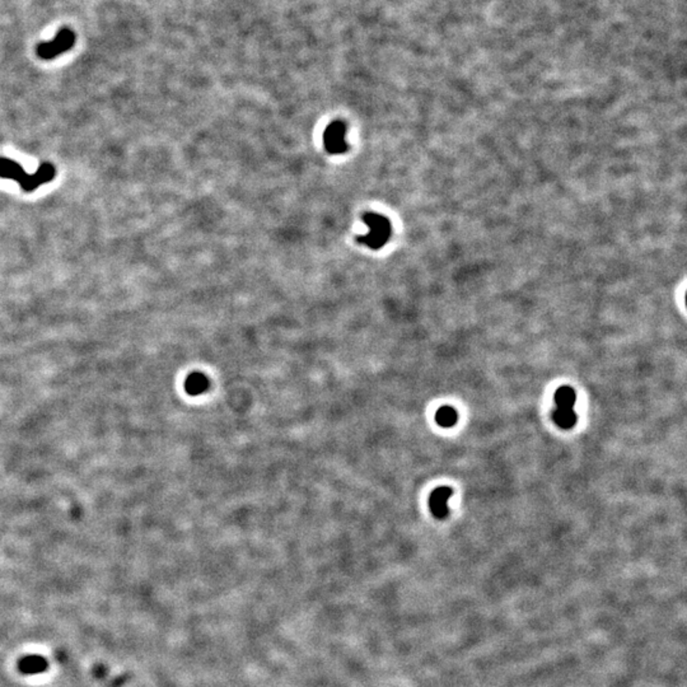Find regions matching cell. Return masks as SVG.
<instances>
[{"instance_id":"cell-1","label":"cell","mask_w":687,"mask_h":687,"mask_svg":"<svg viewBox=\"0 0 687 687\" xmlns=\"http://www.w3.org/2000/svg\"><path fill=\"white\" fill-rule=\"evenodd\" d=\"M56 170L51 163H42L34 175L23 171L22 165L12 159L0 157V177L17 181L27 193L34 191L39 186L48 184L55 177Z\"/></svg>"},{"instance_id":"cell-2","label":"cell","mask_w":687,"mask_h":687,"mask_svg":"<svg viewBox=\"0 0 687 687\" xmlns=\"http://www.w3.org/2000/svg\"><path fill=\"white\" fill-rule=\"evenodd\" d=\"M554 401L557 404V410L552 412L554 423L565 430L576 426L578 421L577 412L574 411L577 402L576 391L569 386H563L555 392Z\"/></svg>"},{"instance_id":"cell-3","label":"cell","mask_w":687,"mask_h":687,"mask_svg":"<svg viewBox=\"0 0 687 687\" xmlns=\"http://www.w3.org/2000/svg\"><path fill=\"white\" fill-rule=\"evenodd\" d=\"M365 222L368 227V232L359 238L360 242L373 250L385 246L386 242L391 236L390 222L378 214H367Z\"/></svg>"},{"instance_id":"cell-4","label":"cell","mask_w":687,"mask_h":687,"mask_svg":"<svg viewBox=\"0 0 687 687\" xmlns=\"http://www.w3.org/2000/svg\"><path fill=\"white\" fill-rule=\"evenodd\" d=\"M74 42H76L74 32L69 28H62L51 41L42 42L39 45L37 55L43 60L55 59L57 56L62 55V53L70 50L74 45Z\"/></svg>"},{"instance_id":"cell-5","label":"cell","mask_w":687,"mask_h":687,"mask_svg":"<svg viewBox=\"0 0 687 687\" xmlns=\"http://www.w3.org/2000/svg\"><path fill=\"white\" fill-rule=\"evenodd\" d=\"M345 134H346V128L343 123L336 121L329 125V128L323 134V144L326 151L331 154H340L346 151Z\"/></svg>"},{"instance_id":"cell-6","label":"cell","mask_w":687,"mask_h":687,"mask_svg":"<svg viewBox=\"0 0 687 687\" xmlns=\"http://www.w3.org/2000/svg\"><path fill=\"white\" fill-rule=\"evenodd\" d=\"M454 495V490L448 487H440L433 490L429 496V508L432 515L438 519H444L448 515V499Z\"/></svg>"},{"instance_id":"cell-7","label":"cell","mask_w":687,"mask_h":687,"mask_svg":"<svg viewBox=\"0 0 687 687\" xmlns=\"http://www.w3.org/2000/svg\"><path fill=\"white\" fill-rule=\"evenodd\" d=\"M48 660H45L41 655H28L20 660L18 668L22 674H41L48 669Z\"/></svg>"},{"instance_id":"cell-8","label":"cell","mask_w":687,"mask_h":687,"mask_svg":"<svg viewBox=\"0 0 687 687\" xmlns=\"http://www.w3.org/2000/svg\"><path fill=\"white\" fill-rule=\"evenodd\" d=\"M209 386H210V382H209L208 377L199 372L191 373L189 377L186 378L185 390L191 396H198V395L204 393L209 388Z\"/></svg>"},{"instance_id":"cell-9","label":"cell","mask_w":687,"mask_h":687,"mask_svg":"<svg viewBox=\"0 0 687 687\" xmlns=\"http://www.w3.org/2000/svg\"><path fill=\"white\" fill-rule=\"evenodd\" d=\"M458 412L452 406H443L435 414V421L442 428H452L457 424Z\"/></svg>"}]
</instances>
